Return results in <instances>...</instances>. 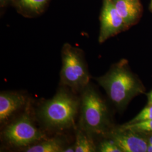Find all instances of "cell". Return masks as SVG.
<instances>
[{"label":"cell","instance_id":"cell-1","mask_svg":"<svg viewBox=\"0 0 152 152\" xmlns=\"http://www.w3.org/2000/svg\"><path fill=\"white\" fill-rule=\"evenodd\" d=\"M96 80L120 110L125 108L134 96L143 92L142 85L131 72L125 59L112 65L107 73Z\"/></svg>","mask_w":152,"mask_h":152},{"label":"cell","instance_id":"cell-2","mask_svg":"<svg viewBox=\"0 0 152 152\" xmlns=\"http://www.w3.org/2000/svg\"><path fill=\"white\" fill-rule=\"evenodd\" d=\"M73 93L65 88H61L53 98L41 106L38 117L46 128L63 131L75 126L80 107V99L75 96Z\"/></svg>","mask_w":152,"mask_h":152},{"label":"cell","instance_id":"cell-3","mask_svg":"<svg viewBox=\"0 0 152 152\" xmlns=\"http://www.w3.org/2000/svg\"><path fill=\"white\" fill-rule=\"evenodd\" d=\"M79 128L92 136L108 131L110 122L107 106L90 84L81 92Z\"/></svg>","mask_w":152,"mask_h":152},{"label":"cell","instance_id":"cell-4","mask_svg":"<svg viewBox=\"0 0 152 152\" xmlns=\"http://www.w3.org/2000/svg\"><path fill=\"white\" fill-rule=\"evenodd\" d=\"M60 82L74 93L82 92L89 85L90 74L84 56L78 49L65 45L62 53Z\"/></svg>","mask_w":152,"mask_h":152},{"label":"cell","instance_id":"cell-5","mask_svg":"<svg viewBox=\"0 0 152 152\" xmlns=\"http://www.w3.org/2000/svg\"><path fill=\"white\" fill-rule=\"evenodd\" d=\"M2 136L6 143L15 147H29L46 139L44 133L33 124L28 113H24L7 125Z\"/></svg>","mask_w":152,"mask_h":152},{"label":"cell","instance_id":"cell-6","mask_svg":"<svg viewBox=\"0 0 152 152\" xmlns=\"http://www.w3.org/2000/svg\"><path fill=\"white\" fill-rule=\"evenodd\" d=\"M100 19L101 27L99 37L100 43L120 32L127 26L112 0L104 1Z\"/></svg>","mask_w":152,"mask_h":152},{"label":"cell","instance_id":"cell-7","mask_svg":"<svg viewBox=\"0 0 152 152\" xmlns=\"http://www.w3.org/2000/svg\"><path fill=\"white\" fill-rule=\"evenodd\" d=\"M110 136L122 152H147L148 144L137 132L118 127L113 131Z\"/></svg>","mask_w":152,"mask_h":152},{"label":"cell","instance_id":"cell-8","mask_svg":"<svg viewBox=\"0 0 152 152\" xmlns=\"http://www.w3.org/2000/svg\"><path fill=\"white\" fill-rule=\"evenodd\" d=\"M27 102L25 95L17 91H2L0 94V123L6 124Z\"/></svg>","mask_w":152,"mask_h":152},{"label":"cell","instance_id":"cell-9","mask_svg":"<svg viewBox=\"0 0 152 152\" xmlns=\"http://www.w3.org/2000/svg\"><path fill=\"white\" fill-rule=\"evenodd\" d=\"M116 10L128 26L134 23L140 13L139 0H112Z\"/></svg>","mask_w":152,"mask_h":152},{"label":"cell","instance_id":"cell-10","mask_svg":"<svg viewBox=\"0 0 152 152\" xmlns=\"http://www.w3.org/2000/svg\"><path fill=\"white\" fill-rule=\"evenodd\" d=\"M65 147L60 138L45 139L24 149L27 152H63Z\"/></svg>","mask_w":152,"mask_h":152},{"label":"cell","instance_id":"cell-11","mask_svg":"<svg viewBox=\"0 0 152 152\" xmlns=\"http://www.w3.org/2000/svg\"><path fill=\"white\" fill-rule=\"evenodd\" d=\"M74 145L75 152H94L96 150L92 136L80 128L76 132Z\"/></svg>","mask_w":152,"mask_h":152},{"label":"cell","instance_id":"cell-12","mask_svg":"<svg viewBox=\"0 0 152 152\" xmlns=\"http://www.w3.org/2000/svg\"><path fill=\"white\" fill-rule=\"evenodd\" d=\"M122 130H128L135 132H152V120L144 121L133 124L127 123L119 127Z\"/></svg>","mask_w":152,"mask_h":152},{"label":"cell","instance_id":"cell-13","mask_svg":"<svg viewBox=\"0 0 152 152\" xmlns=\"http://www.w3.org/2000/svg\"><path fill=\"white\" fill-rule=\"evenodd\" d=\"M24 8L33 12L41 10L48 0H19Z\"/></svg>","mask_w":152,"mask_h":152},{"label":"cell","instance_id":"cell-14","mask_svg":"<svg viewBox=\"0 0 152 152\" xmlns=\"http://www.w3.org/2000/svg\"><path fill=\"white\" fill-rule=\"evenodd\" d=\"M152 120V105H148L143 109L141 112L134 117L129 124H133L144 121Z\"/></svg>","mask_w":152,"mask_h":152},{"label":"cell","instance_id":"cell-15","mask_svg":"<svg viewBox=\"0 0 152 152\" xmlns=\"http://www.w3.org/2000/svg\"><path fill=\"white\" fill-rule=\"evenodd\" d=\"M99 150L102 152H122L120 147L111 139L101 142Z\"/></svg>","mask_w":152,"mask_h":152},{"label":"cell","instance_id":"cell-16","mask_svg":"<svg viewBox=\"0 0 152 152\" xmlns=\"http://www.w3.org/2000/svg\"><path fill=\"white\" fill-rule=\"evenodd\" d=\"M75 152V145H71L69 147L65 148L63 150V152Z\"/></svg>","mask_w":152,"mask_h":152},{"label":"cell","instance_id":"cell-17","mask_svg":"<svg viewBox=\"0 0 152 152\" xmlns=\"http://www.w3.org/2000/svg\"><path fill=\"white\" fill-rule=\"evenodd\" d=\"M148 105H152V91L148 95Z\"/></svg>","mask_w":152,"mask_h":152},{"label":"cell","instance_id":"cell-18","mask_svg":"<svg viewBox=\"0 0 152 152\" xmlns=\"http://www.w3.org/2000/svg\"><path fill=\"white\" fill-rule=\"evenodd\" d=\"M148 152H152V145H149L148 144Z\"/></svg>","mask_w":152,"mask_h":152},{"label":"cell","instance_id":"cell-19","mask_svg":"<svg viewBox=\"0 0 152 152\" xmlns=\"http://www.w3.org/2000/svg\"><path fill=\"white\" fill-rule=\"evenodd\" d=\"M148 144L152 145V135L150 137V138L149 139V143H148Z\"/></svg>","mask_w":152,"mask_h":152},{"label":"cell","instance_id":"cell-20","mask_svg":"<svg viewBox=\"0 0 152 152\" xmlns=\"http://www.w3.org/2000/svg\"><path fill=\"white\" fill-rule=\"evenodd\" d=\"M150 9L152 11V0H151V4H150Z\"/></svg>","mask_w":152,"mask_h":152},{"label":"cell","instance_id":"cell-21","mask_svg":"<svg viewBox=\"0 0 152 152\" xmlns=\"http://www.w3.org/2000/svg\"><path fill=\"white\" fill-rule=\"evenodd\" d=\"M0 1H1V2H4V1H5V0H0Z\"/></svg>","mask_w":152,"mask_h":152}]
</instances>
